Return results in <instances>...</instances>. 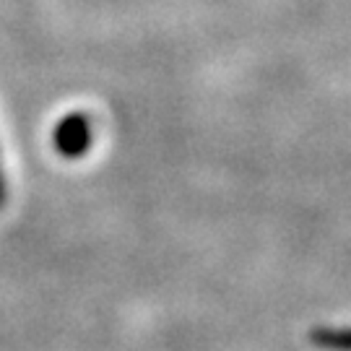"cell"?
<instances>
[{"label":"cell","mask_w":351,"mask_h":351,"mask_svg":"<svg viewBox=\"0 0 351 351\" xmlns=\"http://www.w3.org/2000/svg\"><path fill=\"white\" fill-rule=\"evenodd\" d=\"M91 123L86 120V114L71 112L65 114L63 120L55 125L52 130V143L55 151L63 156V159H81L91 146Z\"/></svg>","instance_id":"obj_1"},{"label":"cell","mask_w":351,"mask_h":351,"mask_svg":"<svg viewBox=\"0 0 351 351\" xmlns=\"http://www.w3.org/2000/svg\"><path fill=\"white\" fill-rule=\"evenodd\" d=\"M313 343L328 351H351V328H317Z\"/></svg>","instance_id":"obj_2"},{"label":"cell","mask_w":351,"mask_h":351,"mask_svg":"<svg viewBox=\"0 0 351 351\" xmlns=\"http://www.w3.org/2000/svg\"><path fill=\"white\" fill-rule=\"evenodd\" d=\"M3 198H5V182H3V175H0V206H3Z\"/></svg>","instance_id":"obj_3"}]
</instances>
